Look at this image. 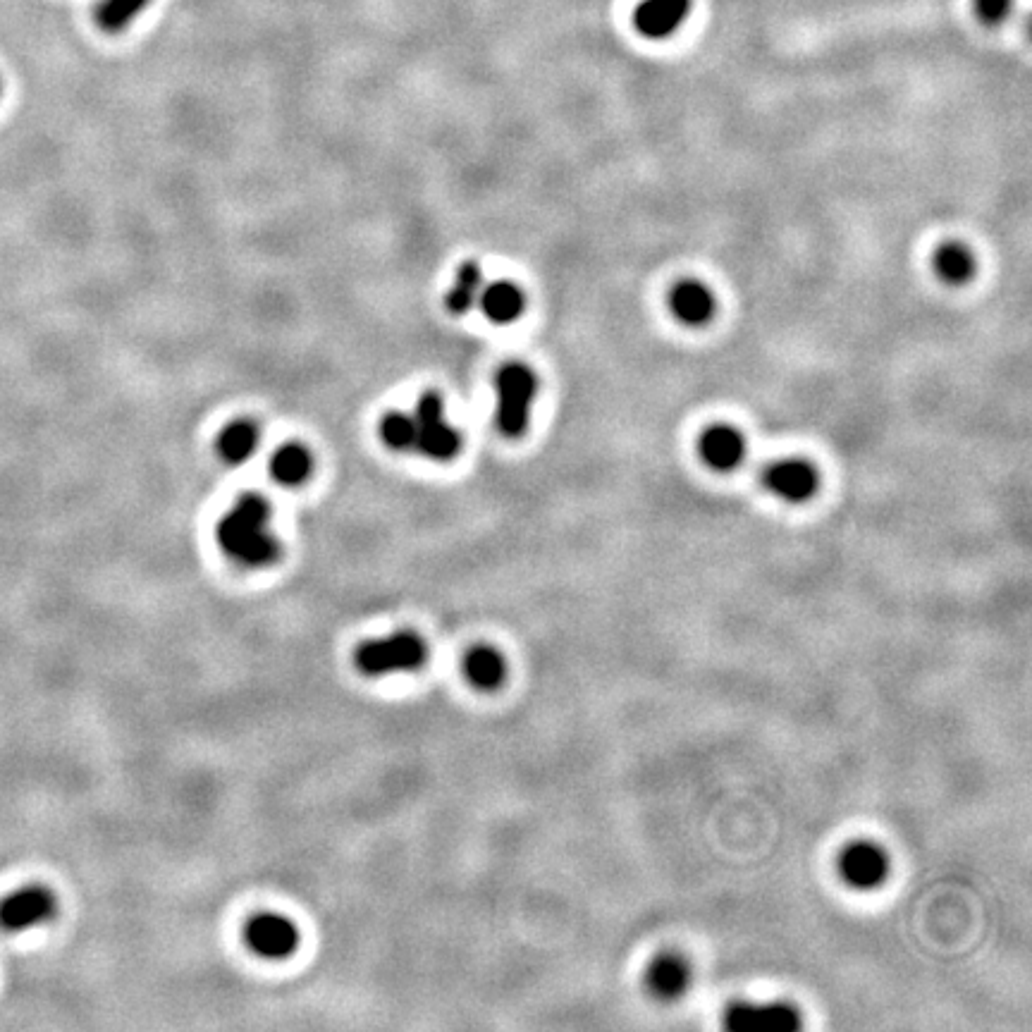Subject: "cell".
<instances>
[{
  "mask_svg": "<svg viewBox=\"0 0 1032 1032\" xmlns=\"http://www.w3.org/2000/svg\"><path fill=\"white\" fill-rule=\"evenodd\" d=\"M378 435L383 445L392 452H411L416 442V428L411 414L402 411H390L378 423Z\"/></svg>",
  "mask_w": 1032,
  "mask_h": 1032,
  "instance_id": "21",
  "label": "cell"
},
{
  "mask_svg": "<svg viewBox=\"0 0 1032 1032\" xmlns=\"http://www.w3.org/2000/svg\"><path fill=\"white\" fill-rule=\"evenodd\" d=\"M258 442H261V430L256 423L251 419H237L220 430L218 454L225 464L239 466L254 457Z\"/></svg>",
  "mask_w": 1032,
  "mask_h": 1032,
  "instance_id": "16",
  "label": "cell"
},
{
  "mask_svg": "<svg viewBox=\"0 0 1032 1032\" xmlns=\"http://www.w3.org/2000/svg\"><path fill=\"white\" fill-rule=\"evenodd\" d=\"M244 944L256 956L282 961L299 949L301 935L294 920L280 913H258L244 925Z\"/></svg>",
  "mask_w": 1032,
  "mask_h": 1032,
  "instance_id": "8",
  "label": "cell"
},
{
  "mask_svg": "<svg viewBox=\"0 0 1032 1032\" xmlns=\"http://www.w3.org/2000/svg\"><path fill=\"white\" fill-rule=\"evenodd\" d=\"M837 870L846 887L856 889V892H872L887 882L889 872H892V858L882 844L858 839L839 851Z\"/></svg>",
  "mask_w": 1032,
  "mask_h": 1032,
  "instance_id": "5",
  "label": "cell"
},
{
  "mask_svg": "<svg viewBox=\"0 0 1032 1032\" xmlns=\"http://www.w3.org/2000/svg\"><path fill=\"white\" fill-rule=\"evenodd\" d=\"M58 913V896L43 884H27L0 899V930L8 935L51 923Z\"/></svg>",
  "mask_w": 1032,
  "mask_h": 1032,
  "instance_id": "7",
  "label": "cell"
},
{
  "mask_svg": "<svg viewBox=\"0 0 1032 1032\" xmlns=\"http://www.w3.org/2000/svg\"><path fill=\"white\" fill-rule=\"evenodd\" d=\"M763 483L772 495L784 502H808L817 493L820 476L806 459H782L763 471Z\"/></svg>",
  "mask_w": 1032,
  "mask_h": 1032,
  "instance_id": "10",
  "label": "cell"
},
{
  "mask_svg": "<svg viewBox=\"0 0 1032 1032\" xmlns=\"http://www.w3.org/2000/svg\"><path fill=\"white\" fill-rule=\"evenodd\" d=\"M672 313L686 325H705L712 321L717 311L715 294L698 280H681L669 294Z\"/></svg>",
  "mask_w": 1032,
  "mask_h": 1032,
  "instance_id": "13",
  "label": "cell"
},
{
  "mask_svg": "<svg viewBox=\"0 0 1032 1032\" xmlns=\"http://www.w3.org/2000/svg\"><path fill=\"white\" fill-rule=\"evenodd\" d=\"M478 306L488 321L495 325H509L519 321L521 313L526 311V294L514 282L497 280L483 285L481 294H478Z\"/></svg>",
  "mask_w": 1032,
  "mask_h": 1032,
  "instance_id": "14",
  "label": "cell"
},
{
  "mask_svg": "<svg viewBox=\"0 0 1032 1032\" xmlns=\"http://www.w3.org/2000/svg\"><path fill=\"white\" fill-rule=\"evenodd\" d=\"M722 1025L731 1032H794L803 1016L789 1001H734L722 1011Z\"/></svg>",
  "mask_w": 1032,
  "mask_h": 1032,
  "instance_id": "6",
  "label": "cell"
},
{
  "mask_svg": "<svg viewBox=\"0 0 1032 1032\" xmlns=\"http://www.w3.org/2000/svg\"><path fill=\"white\" fill-rule=\"evenodd\" d=\"M497 428L507 438H521L531 419L533 397L538 395V376L521 361H509L495 376Z\"/></svg>",
  "mask_w": 1032,
  "mask_h": 1032,
  "instance_id": "3",
  "label": "cell"
},
{
  "mask_svg": "<svg viewBox=\"0 0 1032 1032\" xmlns=\"http://www.w3.org/2000/svg\"><path fill=\"white\" fill-rule=\"evenodd\" d=\"M313 471V454L301 442H287L270 459V476L275 483L285 488H297V485L309 481Z\"/></svg>",
  "mask_w": 1032,
  "mask_h": 1032,
  "instance_id": "17",
  "label": "cell"
},
{
  "mask_svg": "<svg viewBox=\"0 0 1032 1032\" xmlns=\"http://www.w3.org/2000/svg\"><path fill=\"white\" fill-rule=\"evenodd\" d=\"M483 290V270L478 263L466 261L457 268L452 290L447 292V309L452 313H469L478 304V294Z\"/></svg>",
  "mask_w": 1032,
  "mask_h": 1032,
  "instance_id": "19",
  "label": "cell"
},
{
  "mask_svg": "<svg viewBox=\"0 0 1032 1032\" xmlns=\"http://www.w3.org/2000/svg\"><path fill=\"white\" fill-rule=\"evenodd\" d=\"M1011 8V0H978V15L982 22L997 24L1006 17Z\"/></svg>",
  "mask_w": 1032,
  "mask_h": 1032,
  "instance_id": "22",
  "label": "cell"
},
{
  "mask_svg": "<svg viewBox=\"0 0 1032 1032\" xmlns=\"http://www.w3.org/2000/svg\"><path fill=\"white\" fill-rule=\"evenodd\" d=\"M146 5H149V0H98L94 12L96 24L108 34L122 32L137 20Z\"/></svg>",
  "mask_w": 1032,
  "mask_h": 1032,
  "instance_id": "20",
  "label": "cell"
},
{
  "mask_svg": "<svg viewBox=\"0 0 1032 1032\" xmlns=\"http://www.w3.org/2000/svg\"><path fill=\"white\" fill-rule=\"evenodd\" d=\"M411 419L416 428L414 450L430 462H450L462 450V435L447 419L445 399L438 392H423Z\"/></svg>",
  "mask_w": 1032,
  "mask_h": 1032,
  "instance_id": "4",
  "label": "cell"
},
{
  "mask_svg": "<svg viewBox=\"0 0 1032 1032\" xmlns=\"http://www.w3.org/2000/svg\"><path fill=\"white\" fill-rule=\"evenodd\" d=\"M691 10V0H645L638 5L634 24L636 29L650 39H662L684 22Z\"/></svg>",
  "mask_w": 1032,
  "mask_h": 1032,
  "instance_id": "15",
  "label": "cell"
},
{
  "mask_svg": "<svg viewBox=\"0 0 1032 1032\" xmlns=\"http://www.w3.org/2000/svg\"><path fill=\"white\" fill-rule=\"evenodd\" d=\"M645 992L657 1001H677L691 989L693 970L691 963L677 951H662L645 966L643 973Z\"/></svg>",
  "mask_w": 1032,
  "mask_h": 1032,
  "instance_id": "9",
  "label": "cell"
},
{
  "mask_svg": "<svg viewBox=\"0 0 1032 1032\" xmlns=\"http://www.w3.org/2000/svg\"><path fill=\"white\" fill-rule=\"evenodd\" d=\"M464 677L476 691H497L507 681L509 665L500 648L488 643H478L469 648L462 660Z\"/></svg>",
  "mask_w": 1032,
  "mask_h": 1032,
  "instance_id": "11",
  "label": "cell"
},
{
  "mask_svg": "<svg viewBox=\"0 0 1032 1032\" xmlns=\"http://www.w3.org/2000/svg\"><path fill=\"white\" fill-rule=\"evenodd\" d=\"M430 648L426 638L414 631H395L390 636L371 638L356 645L354 667L368 679L409 674L428 662Z\"/></svg>",
  "mask_w": 1032,
  "mask_h": 1032,
  "instance_id": "2",
  "label": "cell"
},
{
  "mask_svg": "<svg viewBox=\"0 0 1032 1032\" xmlns=\"http://www.w3.org/2000/svg\"><path fill=\"white\" fill-rule=\"evenodd\" d=\"M700 459L715 471H731L743 462L746 454V440L736 428L731 426H710L700 435L698 442Z\"/></svg>",
  "mask_w": 1032,
  "mask_h": 1032,
  "instance_id": "12",
  "label": "cell"
},
{
  "mask_svg": "<svg viewBox=\"0 0 1032 1032\" xmlns=\"http://www.w3.org/2000/svg\"><path fill=\"white\" fill-rule=\"evenodd\" d=\"M273 507L263 495L244 493L223 514L215 528L220 550L244 569H266L282 555V545L273 531Z\"/></svg>",
  "mask_w": 1032,
  "mask_h": 1032,
  "instance_id": "1",
  "label": "cell"
},
{
  "mask_svg": "<svg viewBox=\"0 0 1032 1032\" xmlns=\"http://www.w3.org/2000/svg\"><path fill=\"white\" fill-rule=\"evenodd\" d=\"M935 273L949 285H963L975 275V258L966 244L946 242L935 251Z\"/></svg>",
  "mask_w": 1032,
  "mask_h": 1032,
  "instance_id": "18",
  "label": "cell"
}]
</instances>
